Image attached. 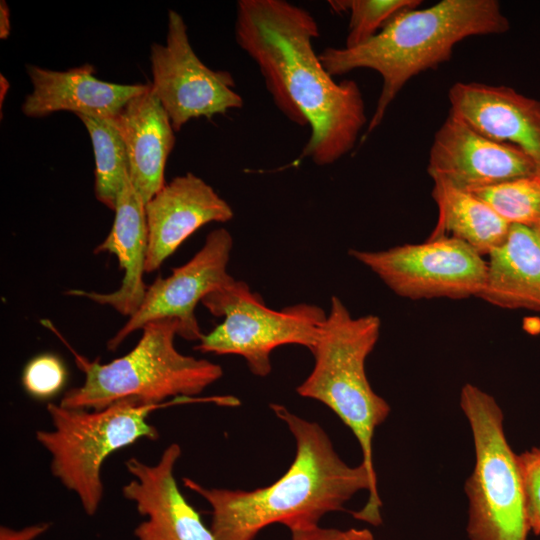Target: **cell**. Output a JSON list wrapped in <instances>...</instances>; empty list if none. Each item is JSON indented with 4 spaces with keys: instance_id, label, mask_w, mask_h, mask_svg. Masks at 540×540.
Segmentation results:
<instances>
[{
    "instance_id": "cell-1",
    "label": "cell",
    "mask_w": 540,
    "mask_h": 540,
    "mask_svg": "<svg viewBox=\"0 0 540 540\" xmlns=\"http://www.w3.org/2000/svg\"><path fill=\"white\" fill-rule=\"evenodd\" d=\"M236 7L237 45L256 63L279 111L310 127L298 161L326 166L341 159L367 123L365 104L358 84L336 82L315 52L316 19L286 0H239Z\"/></svg>"
},
{
    "instance_id": "cell-2",
    "label": "cell",
    "mask_w": 540,
    "mask_h": 540,
    "mask_svg": "<svg viewBox=\"0 0 540 540\" xmlns=\"http://www.w3.org/2000/svg\"><path fill=\"white\" fill-rule=\"evenodd\" d=\"M286 424L296 443L288 470L275 482L251 491L205 487L183 478L185 487L201 496L211 508L216 540H254L272 524L289 530L319 525L328 513L344 511L359 491L367 490L364 506L352 516L373 526L382 523V501L365 466H350L338 455L325 430L280 404H270Z\"/></svg>"
},
{
    "instance_id": "cell-3",
    "label": "cell",
    "mask_w": 540,
    "mask_h": 540,
    "mask_svg": "<svg viewBox=\"0 0 540 540\" xmlns=\"http://www.w3.org/2000/svg\"><path fill=\"white\" fill-rule=\"evenodd\" d=\"M509 29V20L497 0H441L424 9L398 13L357 47H328L319 57L332 77L356 69L374 70L381 76L382 88L366 137L381 124L410 79L449 61L462 40L503 34Z\"/></svg>"
},
{
    "instance_id": "cell-4",
    "label": "cell",
    "mask_w": 540,
    "mask_h": 540,
    "mask_svg": "<svg viewBox=\"0 0 540 540\" xmlns=\"http://www.w3.org/2000/svg\"><path fill=\"white\" fill-rule=\"evenodd\" d=\"M141 330L136 346L109 363L90 361L73 351L84 382L66 391L59 404L88 410L103 409L124 399L160 404L168 398L197 396L222 377L219 364L176 349V319L154 320Z\"/></svg>"
},
{
    "instance_id": "cell-5",
    "label": "cell",
    "mask_w": 540,
    "mask_h": 540,
    "mask_svg": "<svg viewBox=\"0 0 540 540\" xmlns=\"http://www.w3.org/2000/svg\"><path fill=\"white\" fill-rule=\"evenodd\" d=\"M380 329L378 316L353 317L342 300L332 296L311 351L313 369L296 388L300 396L326 405L352 431L362 451L361 463L376 489L373 438L377 427L388 417L390 406L372 389L365 363L379 339Z\"/></svg>"
},
{
    "instance_id": "cell-6",
    "label": "cell",
    "mask_w": 540,
    "mask_h": 540,
    "mask_svg": "<svg viewBox=\"0 0 540 540\" xmlns=\"http://www.w3.org/2000/svg\"><path fill=\"white\" fill-rule=\"evenodd\" d=\"M191 399L175 398L160 404L124 399L99 410L50 402L47 412L52 429L36 431L35 438L50 456L51 474L78 497L85 514L93 516L103 499L101 471L105 460L140 439L158 440L159 431L149 423V415Z\"/></svg>"
},
{
    "instance_id": "cell-7",
    "label": "cell",
    "mask_w": 540,
    "mask_h": 540,
    "mask_svg": "<svg viewBox=\"0 0 540 540\" xmlns=\"http://www.w3.org/2000/svg\"><path fill=\"white\" fill-rule=\"evenodd\" d=\"M475 464L465 482L470 540H527L530 533L518 454L508 443L496 399L471 383L460 392Z\"/></svg>"
},
{
    "instance_id": "cell-8",
    "label": "cell",
    "mask_w": 540,
    "mask_h": 540,
    "mask_svg": "<svg viewBox=\"0 0 540 540\" xmlns=\"http://www.w3.org/2000/svg\"><path fill=\"white\" fill-rule=\"evenodd\" d=\"M201 303L223 321L202 336L195 350L239 355L258 377L271 373V353L279 346L296 344L312 351L327 316L310 303L273 310L247 283L235 279L210 292Z\"/></svg>"
},
{
    "instance_id": "cell-9",
    "label": "cell",
    "mask_w": 540,
    "mask_h": 540,
    "mask_svg": "<svg viewBox=\"0 0 540 540\" xmlns=\"http://www.w3.org/2000/svg\"><path fill=\"white\" fill-rule=\"evenodd\" d=\"M349 254L396 295L411 300L477 297L486 278L483 256L452 237L381 251L352 249Z\"/></svg>"
},
{
    "instance_id": "cell-10",
    "label": "cell",
    "mask_w": 540,
    "mask_h": 540,
    "mask_svg": "<svg viewBox=\"0 0 540 540\" xmlns=\"http://www.w3.org/2000/svg\"><path fill=\"white\" fill-rule=\"evenodd\" d=\"M152 91L169 116L175 132L189 120L243 106L242 96L234 90L232 75L206 66L193 50L187 26L176 11L168 13L166 43H153L150 52Z\"/></svg>"
},
{
    "instance_id": "cell-11",
    "label": "cell",
    "mask_w": 540,
    "mask_h": 540,
    "mask_svg": "<svg viewBox=\"0 0 540 540\" xmlns=\"http://www.w3.org/2000/svg\"><path fill=\"white\" fill-rule=\"evenodd\" d=\"M233 238L225 228L211 231L202 247L185 264L173 268L167 277H157L147 288L139 309L107 341L109 351L147 323L164 318L178 321V336L199 342L204 335L195 309L204 297L234 278L227 268Z\"/></svg>"
},
{
    "instance_id": "cell-12",
    "label": "cell",
    "mask_w": 540,
    "mask_h": 540,
    "mask_svg": "<svg viewBox=\"0 0 540 540\" xmlns=\"http://www.w3.org/2000/svg\"><path fill=\"white\" fill-rule=\"evenodd\" d=\"M427 172L433 182L472 192L535 176V166L520 149L485 136L449 112L435 133Z\"/></svg>"
},
{
    "instance_id": "cell-13",
    "label": "cell",
    "mask_w": 540,
    "mask_h": 540,
    "mask_svg": "<svg viewBox=\"0 0 540 540\" xmlns=\"http://www.w3.org/2000/svg\"><path fill=\"white\" fill-rule=\"evenodd\" d=\"M181 454L180 445L171 443L155 464L126 460L132 479L123 485L122 495L145 518L134 529L135 540H216L178 487L175 466Z\"/></svg>"
},
{
    "instance_id": "cell-14",
    "label": "cell",
    "mask_w": 540,
    "mask_h": 540,
    "mask_svg": "<svg viewBox=\"0 0 540 540\" xmlns=\"http://www.w3.org/2000/svg\"><path fill=\"white\" fill-rule=\"evenodd\" d=\"M145 272L158 270L195 231L211 222L230 221L234 212L212 186L187 172L165 184L145 203Z\"/></svg>"
},
{
    "instance_id": "cell-15",
    "label": "cell",
    "mask_w": 540,
    "mask_h": 540,
    "mask_svg": "<svg viewBox=\"0 0 540 540\" xmlns=\"http://www.w3.org/2000/svg\"><path fill=\"white\" fill-rule=\"evenodd\" d=\"M450 111L485 136L515 146L540 179V101L506 85L456 82L448 91Z\"/></svg>"
},
{
    "instance_id": "cell-16",
    "label": "cell",
    "mask_w": 540,
    "mask_h": 540,
    "mask_svg": "<svg viewBox=\"0 0 540 540\" xmlns=\"http://www.w3.org/2000/svg\"><path fill=\"white\" fill-rule=\"evenodd\" d=\"M32 84L22 106L27 117L40 118L58 111L76 116L115 118L133 97L149 84H116L98 79L95 68L84 64L66 71L27 66Z\"/></svg>"
},
{
    "instance_id": "cell-17",
    "label": "cell",
    "mask_w": 540,
    "mask_h": 540,
    "mask_svg": "<svg viewBox=\"0 0 540 540\" xmlns=\"http://www.w3.org/2000/svg\"><path fill=\"white\" fill-rule=\"evenodd\" d=\"M114 212L111 230L94 253L116 256L123 271L120 286L109 293L71 289L65 294L110 306L129 318L141 306L148 288L143 280L148 245L145 203L129 176L118 195Z\"/></svg>"
},
{
    "instance_id": "cell-18",
    "label": "cell",
    "mask_w": 540,
    "mask_h": 540,
    "mask_svg": "<svg viewBox=\"0 0 540 540\" xmlns=\"http://www.w3.org/2000/svg\"><path fill=\"white\" fill-rule=\"evenodd\" d=\"M114 121L126 147L131 183L146 203L166 184L175 131L151 84L130 99Z\"/></svg>"
},
{
    "instance_id": "cell-19",
    "label": "cell",
    "mask_w": 540,
    "mask_h": 540,
    "mask_svg": "<svg viewBox=\"0 0 540 540\" xmlns=\"http://www.w3.org/2000/svg\"><path fill=\"white\" fill-rule=\"evenodd\" d=\"M487 256L477 297L500 308L540 311V231L510 225L506 239Z\"/></svg>"
},
{
    "instance_id": "cell-20",
    "label": "cell",
    "mask_w": 540,
    "mask_h": 540,
    "mask_svg": "<svg viewBox=\"0 0 540 540\" xmlns=\"http://www.w3.org/2000/svg\"><path fill=\"white\" fill-rule=\"evenodd\" d=\"M432 198L438 218L429 238L458 239L481 256L488 255L506 239L510 225L471 192L434 182Z\"/></svg>"
},
{
    "instance_id": "cell-21",
    "label": "cell",
    "mask_w": 540,
    "mask_h": 540,
    "mask_svg": "<svg viewBox=\"0 0 540 540\" xmlns=\"http://www.w3.org/2000/svg\"><path fill=\"white\" fill-rule=\"evenodd\" d=\"M91 139L95 158L96 199L109 209H115L118 195L129 176V160L125 144L114 118L80 115Z\"/></svg>"
},
{
    "instance_id": "cell-22",
    "label": "cell",
    "mask_w": 540,
    "mask_h": 540,
    "mask_svg": "<svg viewBox=\"0 0 540 540\" xmlns=\"http://www.w3.org/2000/svg\"><path fill=\"white\" fill-rule=\"evenodd\" d=\"M509 225L540 231V179L528 176L471 192Z\"/></svg>"
},
{
    "instance_id": "cell-23",
    "label": "cell",
    "mask_w": 540,
    "mask_h": 540,
    "mask_svg": "<svg viewBox=\"0 0 540 540\" xmlns=\"http://www.w3.org/2000/svg\"><path fill=\"white\" fill-rule=\"evenodd\" d=\"M421 0H339L329 1L336 12H349L345 45L357 47L376 35L394 16L418 8Z\"/></svg>"
},
{
    "instance_id": "cell-24",
    "label": "cell",
    "mask_w": 540,
    "mask_h": 540,
    "mask_svg": "<svg viewBox=\"0 0 540 540\" xmlns=\"http://www.w3.org/2000/svg\"><path fill=\"white\" fill-rule=\"evenodd\" d=\"M67 379L66 367L58 356L44 353L32 358L24 367L21 381L33 398L46 400L57 395Z\"/></svg>"
},
{
    "instance_id": "cell-25",
    "label": "cell",
    "mask_w": 540,
    "mask_h": 540,
    "mask_svg": "<svg viewBox=\"0 0 540 540\" xmlns=\"http://www.w3.org/2000/svg\"><path fill=\"white\" fill-rule=\"evenodd\" d=\"M530 532L540 536V447L518 455Z\"/></svg>"
},
{
    "instance_id": "cell-26",
    "label": "cell",
    "mask_w": 540,
    "mask_h": 540,
    "mask_svg": "<svg viewBox=\"0 0 540 540\" xmlns=\"http://www.w3.org/2000/svg\"><path fill=\"white\" fill-rule=\"evenodd\" d=\"M344 531L337 528H326L316 525L290 530V540H343Z\"/></svg>"
},
{
    "instance_id": "cell-27",
    "label": "cell",
    "mask_w": 540,
    "mask_h": 540,
    "mask_svg": "<svg viewBox=\"0 0 540 540\" xmlns=\"http://www.w3.org/2000/svg\"><path fill=\"white\" fill-rule=\"evenodd\" d=\"M51 527L49 522H41L21 529L8 526L0 527V540H35L45 534Z\"/></svg>"
},
{
    "instance_id": "cell-28",
    "label": "cell",
    "mask_w": 540,
    "mask_h": 540,
    "mask_svg": "<svg viewBox=\"0 0 540 540\" xmlns=\"http://www.w3.org/2000/svg\"><path fill=\"white\" fill-rule=\"evenodd\" d=\"M11 30L10 10L5 0L0 2V38H8Z\"/></svg>"
},
{
    "instance_id": "cell-29",
    "label": "cell",
    "mask_w": 540,
    "mask_h": 540,
    "mask_svg": "<svg viewBox=\"0 0 540 540\" xmlns=\"http://www.w3.org/2000/svg\"><path fill=\"white\" fill-rule=\"evenodd\" d=\"M343 540H376V538L369 529L351 528L344 531Z\"/></svg>"
},
{
    "instance_id": "cell-30",
    "label": "cell",
    "mask_w": 540,
    "mask_h": 540,
    "mask_svg": "<svg viewBox=\"0 0 540 540\" xmlns=\"http://www.w3.org/2000/svg\"><path fill=\"white\" fill-rule=\"evenodd\" d=\"M8 80L1 74L0 75V109L2 110L3 102L9 89Z\"/></svg>"
}]
</instances>
